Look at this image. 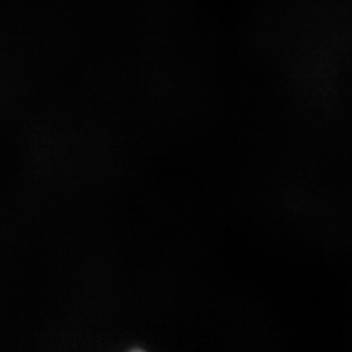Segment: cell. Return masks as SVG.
Masks as SVG:
<instances>
[]
</instances>
